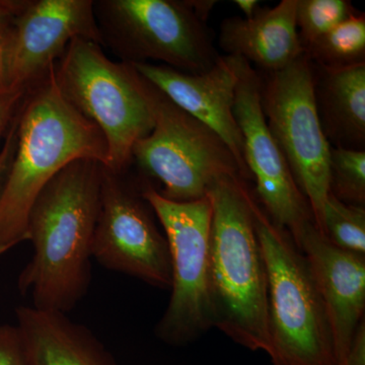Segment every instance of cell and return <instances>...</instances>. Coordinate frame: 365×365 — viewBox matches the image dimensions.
I'll return each mask as SVG.
<instances>
[{
	"label": "cell",
	"mask_w": 365,
	"mask_h": 365,
	"mask_svg": "<svg viewBox=\"0 0 365 365\" xmlns=\"http://www.w3.org/2000/svg\"><path fill=\"white\" fill-rule=\"evenodd\" d=\"M102 163L74 160L46 185L29 215L33 256L19 277L32 307L68 314L91 281V244L100 208Z\"/></svg>",
	"instance_id": "cell-1"
},
{
	"label": "cell",
	"mask_w": 365,
	"mask_h": 365,
	"mask_svg": "<svg viewBox=\"0 0 365 365\" xmlns=\"http://www.w3.org/2000/svg\"><path fill=\"white\" fill-rule=\"evenodd\" d=\"M53 67L16 113V151L0 192V255L26 241L31 208L60 170L78 160L109 165L104 135L63 98Z\"/></svg>",
	"instance_id": "cell-2"
},
{
	"label": "cell",
	"mask_w": 365,
	"mask_h": 365,
	"mask_svg": "<svg viewBox=\"0 0 365 365\" xmlns=\"http://www.w3.org/2000/svg\"><path fill=\"white\" fill-rule=\"evenodd\" d=\"M254 191L241 178L208 189L212 206L209 299L213 328L252 351L269 352L268 275L255 228Z\"/></svg>",
	"instance_id": "cell-3"
},
{
	"label": "cell",
	"mask_w": 365,
	"mask_h": 365,
	"mask_svg": "<svg viewBox=\"0 0 365 365\" xmlns=\"http://www.w3.org/2000/svg\"><path fill=\"white\" fill-rule=\"evenodd\" d=\"M252 209L267 267L271 364L337 365L330 318L306 257L255 194Z\"/></svg>",
	"instance_id": "cell-4"
},
{
	"label": "cell",
	"mask_w": 365,
	"mask_h": 365,
	"mask_svg": "<svg viewBox=\"0 0 365 365\" xmlns=\"http://www.w3.org/2000/svg\"><path fill=\"white\" fill-rule=\"evenodd\" d=\"M53 71L63 98L104 135L106 168L126 172L134 144L153 128L143 76L131 63L113 61L102 46L81 38L72 41Z\"/></svg>",
	"instance_id": "cell-5"
},
{
	"label": "cell",
	"mask_w": 365,
	"mask_h": 365,
	"mask_svg": "<svg viewBox=\"0 0 365 365\" xmlns=\"http://www.w3.org/2000/svg\"><path fill=\"white\" fill-rule=\"evenodd\" d=\"M144 81L153 128L134 144L131 160L143 175L160 182V195L174 202H192L206 197L222 178L246 181L230 148L212 129Z\"/></svg>",
	"instance_id": "cell-6"
},
{
	"label": "cell",
	"mask_w": 365,
	"mask_h": 365,
	"mask_svg": "<svg viewBox=\"0 0 365 365\" xmlns=\"http://www.w3.org/2000/svg\"><path fill=\"white\" fill-rule=\"evenodd\" d=\"M95 14L103 45L128 63L160 61L201 74L222 56L207 21L189 0H101L95 1Z\"/></svg>",
	"instance_id": "cell-7"
},
{
	"label": "cell",
	"mask_w": 365,
	"mask_h": 365,
	"mask_svg": "<svg viewBox=\"0 0 365 365\" xmlns=\"http://www.w3.org/2000/svg\"><path fill=\"white\" fill-rule=\"evenodd\" d=\"M167 237L172 267L170 299L155 327V335L172 346L198 340L212 325L209 299V248L212 206L207 196L192 202H174L150 182L143 184Z\"/></svg>",
	"instance_id": "cell-8"
},
{
	"label": "cell",
	"mask_w": 365,
	"mask_h": 365,
	"mask_svg": "<svg viewBox=\"0 0 365 365\" xmlns=\"http://www.w3.org/2000/svg\"><path fill=\"white\" fill-rule=\"evenodd\" d=\"M260 76L261 105L269 130L319 230L329 194L331 145L317 113L311 60L304 53L281 71Z\"/></svg>",
	"instance_id": "cell-9"
},
{
	"label": "cell",
	"mask_w": 365,
	"mask_h": 365,
	"mask_svg": "<svg viewBox=\"0 0 365 365\" xmlns=\"http://www.w3.org/2000/svg\"><path fill=\"white\" fill-rule=\"evenodd\" d=\"M124 174L102 167L91 257L106 269L170 289L172 267L167 237L143 195V184L136 186Z\"/></svg>",
	"instance_id": "cell-10"
},
{
	"label": "cell",
	"mask_w": 365,
	"mask_h": 365,
	"mask_svg": "<svg viewBox=\"0 0 365 365\" xmlns=\"http://www.w3.org/2000/svg\"><path fill=\"white\" fill-rule=\"evenodd\" d=\"M227 57L237 74L234 115L244 140L245 163L256 184L255 196L277 227L294 234L304 223L314 222L313 212L269 130L260 72L241 57Z\"/></svg>",
	"instance_id": "cell-11"
},
{
	"label": "cell",
	"mask_w": 365,
	"mask_h": 365,
	"mask_svg": "<svg viewBox=\"0 0 365 365\" xmlns=\"http://www.w3.org/2000/svg\"><path fill=\"white\" fill-rule=\"evenodd\" d=\"M13 28L14 90L43 81L74 39L103 45L93 0H26Z\"/></svg>",
	"instance_id": "cell-12"
},
{
	"label": "cell",
	"mask_w": 365,
	"mask_h": 365,
	"mask_svg": "<svg viewBox=\"0 0 365 365\" xmlns=\"http://www.w3.org/2000/svg\"><path fill=\"white\" fill-rule=\"evenodd\" d=\"M290 235L306 257L325 302L339 365L365 318V256L334 246L314 222L304 223Z\"/></svg>",
	"instance_id": "cell-13"
},
{
	"label": "cell",
	"mask_w": 365,
	"mask_h": 365,
	"mask_svg": "<svg viewBox=\"0 0 365 365\" xmlns=\"http://www.w3.org/2000/svg\"><path fill=\"white\" fill-rule=\"evenodd\" d=\"M132 64V63H131ZM135 71L178 107L202 122L227 144L247 182H253L244 158V140L234 115L237 74L227 56L201 74H187L162 64L134 63Z\"/></svg>",
	"instance_id": "cell-14"
},
{
	"label": "cell",
	"mask_w": 365,
	"mask_h": 365,
	"mask_svg": "<svg viewBox=\"0 0 365 365\" xmlns=\"http://www.w3.org/2000/svg\"><path fill=\"white\" fill-rule=\"evenodd\" d=\"M297 0L261 7L252 19H225L218 45L225 56L241 57L260 72L281 71L304 54L297 32Z\"/></svg>",
	"instance_id": "cell-15"
},
{
	"label": "cell",
	"mask_w": 365,
	"mask_h": 365,
	"mask_svg": "<svg viewBox=\"0 0 365 365\" xmlns=\"http://www.w3.org/2000/svg\"><path fill=\"white\" fill-rule=\"evenodd\" d=\"M16 317L31 365H118L97 336L67 314L21 306Z\"/></svg>",
	"instance_id": "cell-16"
},
{
	"label": "cell",
	"mask_w": 365,
	"mask_h": 365,
	"mask_svg": "<svg viewBox=\"0 0 365 365\" xmlns=\"http://www.w3.org/2000/svg\"><path fill=\"white\" fill-rule=\"evenodd\" d=\"M314 103L319 123L333 148L365 150V63L348 68L314 66Z\"/></svg>",
	"instance_id": "cell-17"
},
{
	"label": "cell",
	"mask_w": 365,
	"mask_h": 365,
	"mask_svg": "<svg viewBox=\"0 0 365 365\" xmlns=\"http://www.w3.org/2000/svg\"><path fill=\"white\" fill-rule=\"evenodd\" d=\"M304 51L314 66L329 71L365 63V14L357 11Z\"/></svg>",
	"instance_id": "cell-18"
},
{
	"label": "cell",
	"mask_w": 365,
	"mask_h": 365,
	"mask_svg": "<svg viewBox=\"0 0 365 365\" xmlns=\"http://www.w3.org/2000/svg\"><path fill=\"white\" fill-rule=\"evenodd\" d=\"M319 232L337 248L365 256V207L341 202L329 192Z\"/></svg>",
	"instance_id": "cell-19"
},
{
	"label": "cell",
	"mask_w": 365,
	"mask_h": 365,
	"mask_svg": "<svg viewBox=\"0 0 365 365\" xmlns=\"http://www.w3.org/2000/svg\"><path fill=\"white\" fill-rule=\"evenodd\" d=\"M329 192L341 202L365 207V150L331 146Z\"/></svg>",
	"instance_id": "cell-20"
},
{
	"label": "cell",
	"mask_w": 365,
	"mask_h": 365,
	"mask_svg": "<svg viewBox=\"0 0 365 365\" xmlns=\"http://www.w3.org/2000/svg\"><path fill=\"white\" fill-rule=\"evenodd\" d=\"M356 13L348 0H297L295 21L300 44L304 49Z\"/></svg>",
	"instance_id": "cell-21"
},
{
	"label": "cell",
	"mask_w": 365,
	"mask_h": 365,
	"mask_svg": "<svg viewBox=\"0 0 365 365\" xmlns=\"http://www.w3.org/2000/svg\"><path fill=\"white\" fill-rule=\"evenodd\" d=\"M0 365H31L18 326L0 325Z\"/></svg>",
	"instance_id": "cell-22"
},
{
	"label": "cell",
	"mask_w": 365,
	"mask_h": 365,
	"mask_svg": "<svg viewBox=\"0 0 365 365\" xmlns=\"http://www.w3.org/2000/svg\"><path fill=\"white\" fill-rule=\"evenodd\" d=\"M14 32L13 25L0 29V93L11 88Z\"/></svg>",
	"instance_id": "cell-23"
},
{
	"label": "cell",
	"mask_w": 365,
	"mask_h": 365,
	"mask_svg": "<svg viewBox=\"0 0 365 365\" xmlns=\"http://www.w3.org/2000/svg\"><path fill=\"white\" fill-rule=\"evenodd\" d=\"M26 91L9 90L0 93V140L6 134Z\"/></svg>",
	"instance_id": "cell-24"
},
{
	"label": "cell",
	"mask_w": 365,
	"mask_h": 365,
	"mask_svg": "<svg viewBox=\"0 0 365 365\" xmlns=\"http://www.w3.org/2000/svg\"><path fill=\"white\" fill-rule=\"evenodd\" d=\"M16 146V115L6 134L4 145L0 150V192L6 179L7 170L13 160Z\"/></svg>",
	"instance_id": "cell-25"
},
{
	"label": "cell",
	"mask_w": 365,
	"mask_h": 365,
	"mask_svg": "<svg viewBox=\"0 0 365 365\" xmlns=\"http://www.w3.org/2000/svg\"><path fill=\"white\" fill-rule=\"evenodd\" d=\"M339 365H365V318L357 327L347 356Z\"/></svg>",
	"instance_id": "cell-26"
},
{
	"label": "cell",
	"mask_w": 365,
	"mask_h": 365,
	"mask_svg": "<svg viewBox=\"0 0 365 365\" xmlns=\"http://www.w3.org/2000/svg\"><path fill=\"white\" fill-rule=\"evenodd\" d=\"M26 0H0V29L13 25Z\"/></svg>",
	"instance_id": "cell-27"
},
{
	"label": "cell",
	"mask_w": 365,
	"mask_h": 365,
	"mask_svg": "<svg viewBox=\"0 0 365 365\" xmlns=\"http://www.w3.org/2000/svg\"><path fill=\"white\" fill-rule=\"evenodd\" d=\"M234 4L244 13L245 19L253 18L261 9L258 0H235Z\"/></svg>",
	"instance_id": "cell-28"
}]
</instances>
